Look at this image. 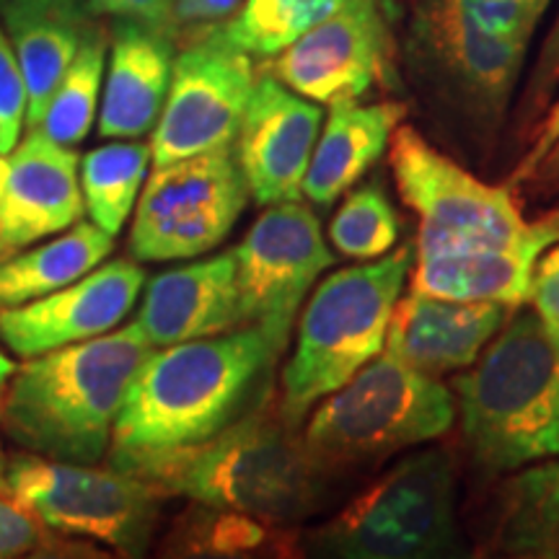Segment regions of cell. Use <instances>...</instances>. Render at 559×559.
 I'll use <instances>...</instances> for the list:
<instances>
[{
    "label": "cell",
    "mask_w": 559,
    "mask_h": 559,
    "mask_svg": "<svg viewBox=\"0 0 559 559\" xmlns=\"http://www.w3.org/2000/svg\"><path fill=\"white\" fill-rule=\"evenodd\" d=\"M275 358L257 326L153 349L111 430V466L148 479L207 443L243 415Z\"/></svg>",
    "instance_id": "1"
},
{
    "label": "cell",
    "mask_w": 559,
    "mask_h": 559,
    "mask_svg": "<svg viewBox=\"0 0 559 559\" xmlns=\"http://www.w3.org/2000/svg\"><path fill=\"white\" fill-rule=\"evenodd\" d=\"M153 345L132 324L21 362L0 400V428L21 451L99 464Z\"/></svg>",
    "instance_id": "2"
},
{
    "label": "cell",
    "mask_w": 559,
    "mask_h": 559,
    "mask_svg": "<svg viewBox=\"0 0 559 559\" xmlns=\"http://www.w3.org/2000/svg\"><path fill=\"white\" fill-rule=\"evenodd\" d=\"M492 340L453 381L474 459L513 472L559 456V349L534 311L515 313Z\"/></svg>",
    "instance_id": "3"
},
{
    "label": "cell",
    "mask_w": 559,
    "mask_h": 559,
    "mask_svg": "<svg viewBox=\"0 0 559 559\" xmlns=\"http://www.w3.org/2000/svg\"><path fill=\"white\" fill-rule=\"evenodd\" d=\"M409 270L412 247L404 243L321 280L298 321L296 353L283 370V415L290 425L381 353Z\"/></svg>",
    "instance_id": "4"
},
{
    "label": "cell",
    "mask_w": 559,
    "mask_h": 559,
    "mask_svg": "<svg viewBox=\"0 0 559 559\" xmlns=\"http://www.w3.org/2000/svg\"><path fill=\"white\" fill-rule=\"evenodd\" d=\"M148 481L198 506L270 523L296 521L317 498V466L283 425L247 412L198 449L160 464Z\"/></svg>",
    "instance_id": "5"
},
{
    "label": "cell",
    "mask_w": 559,
    "mask_h": 559,
    "mask_svg": "<svg viewBox=\"0 0 559 559\" xmlns=\"http://www.w3.org/2000/svg\"><path fill=\"white\" fill-rule=\"evenodd\" d=\"M453 417V396L438 376L383 353L326 394L306 428L304 449L317 469L373 464L445 436Z\"/></svg>",
    "instance_id": "6"
},
{
    "label": "cell",
    "mask_w": 559,
    "mask_h": 559,
    "mask_svg": "<svg viewBox=\"0 0 559 559\" xmlns=\"http://www.w3.org/2000/svg\"><path fill=\"white\" fill-rule=\"evenodd\" d=\"M389 160L404 205L419 218L417 254L559 239V210L528 223L510 187L487 185L461 169L412 124L394 130Z\"/></svg>",
    "instance_id": "7"
},
{
    "label": "cell",
    "mask_w": 559,
    "mask_h": 559,
    "mask_svg": "<svg viewBox=\"0 0 559 559\" xmlns=\"http://www.w3.org/2000/svg\"><path fill=\"white\" fill-rule=\"evenodd\" d=\"M5 498L55 534L140 557L158 523L164 489L135 474L21 451L5 459Z\"/></svg>",
    "instance_id": "8"
},
{
    "label": "cell",
    "mask_w": 559,
    "mask_h": 559,
    "mask_svg": "<svg viewBox=\"0 0 559 559\" xmlns=\"http://www.w3.org/2000/svg\"><path fill=\"white\" fill-rule=\"evenodd\" d=\"M456 487L443 453L425 451L360 492L319 534V549L349 559H425L456 551Z\"/></svg>",
    "instance_id": "9"
},
{
    "label": "cell",
    "mask_w": 559,
    "mask_h": 559,
    "mask_svg": "<svg viewBox=\"0 0 559 559\" xmlns=\"http://www.w3.org/2000/svg\"><path fill=\"white\" fill-rule=\"evenodd\" d=\"M249 198L234 145L156 166L135 202L132 260L171 262L207 254L230 234Z\"/></svg>",
    "instance_id": "10"
},
{
    "label": "cell",
    "mask_w": 559,
    "mask_h": 559,
    "mask_svg": "<svg viewBox=\"0 0 559 559\" xmlns=\"http://www.w3.org/2000/svg\"><path fill=\"white\" fill-rule=\"evenodd\" d=\"M526 52L528 41L489 32L456 0H417L409 26L412 68L472 120H500Z\"/></svg>",
    "instance_id": "11"
},
{
    "label": "cell",
    "mask_w": 559,
    "mask_h": 559,
    "mask_svg": "<svg viewBox=\"0 0 559 559\" xmlns=\"http://www.w3.org/2000/svg\"><path fill=\"white\" fill-rule=\"evenodd\" d=\"M257 73L251 55L205 29L174 58L169 94L151 130L153 166L234 145Z\"/></svg>",
    "instance_id": "12"
},
{
    "label": "cell",
    "mask_w": 559,
    "mask_h": 559,
    "mask_svg": "<svg viewBox=\"0 0 559 559\" xmlns=\"http://www.w3.org/2000/svg\"><path fill=\"white\" fill-rule=\"evenodd\" d=\"M243 321L275 349L288 345L293 319L319 275L334 264L321 223L300 200L267 205L234 249Z\"/></svg>",
    "instance_id": "13"
},
{
    "label": "cell",
    "mask_w": 559,
    "mask_h": 559,
    "mask_svg": "<svg viewBox=\"0 0 559 559\" xmlns=\"http://www.w3.org/2000/svg\"><path fill=\"white\" fill-rule=\"evenodd\" d=\"M264 73L317 104L360 102L394 75L389 0H345L283 52Z\"/></svg>",
    "instance_id": "14"
},
{
    "label": "cell",
    "mask_w": 559,
    "mask_h": 559,
    "mask_svg": "<svg viewBox=\"0 0 559 559\" xmlns=\"http://www.w3.org/2000/svg\"><path fill=\"white\" fill-rule=\"evenodd\" d=\"M143 285L145 272L138 262H102L50 296L0 309V340L16 358L29 360L50 349L102 337L124 321Z\"/></svg>",
    "instance_id": "15"
},
{
    "label": "cell",
    "mask_w": 559,
    "mask_h": 559,
    "mask_svg": "<svg viewBox=\"0 0 559 559\" xmlns=\"http://www.w3.org/2000/svg\"><path fill=\"white\" fill-rule=\"evenodd\" d=\"M321 122L324 111L317 102L270 73L257 79L236 135V160L257 205L300 200Z\"/></svg>",
    "instance_id": "16"
},
{
    "label": "cell",
    "mask_w": 559,
    "mask_h": 559,
    "mask_svg": "<svg viewBox=\"0 0 559 559\" xmlns=\"http://www.w3.org/2000/svg\"><path fill=\"white\" fill-rule=\"evenodd\" d=\"M81 158L37 128L26 130L5 160L0 190V260L68 230L83 215Z\"/></svg>",
    "instance_id": "17"
},
{
    "label": "cell",
    "mask_w": 559,
    "mask_h": 559,
    "mask_svg": "<svg viewBox=\"0 0 559 559\" xmlns=\"http://www.w3.org/2000/svg\"><path fill=\"white\" fill-rule=\"evenodd\" d=\"M510 317L492 300H453L409 290L391 311L383 353L423 373L440 376L469 368Z\"/></svg>",
    "instance_id": "18"
},
{
    "label": "cell",
    "mask_w": 559,
    "mask_h": 559,
    "mask_svg": "<svg viewBox=\"0 0 559 559\" xmlns=\"http://www.w3.org/2000/svg\"><path fill=\"white\" fill-rule=\"evenodd\" d=\"M135 324L153 347L215 337L247 324L236 285L234 251L153 277Z\"/></svg>",
    "instance_id": "19"
},
{
    "label": "cell",
    "mask_w": 559,
    "mask_h": 559,
    "mask_svg": "<svg viewBox=\"0 0 559 559\" xmlns=\"http://www.w3.org/2000/svg\"><path fill=\"white\" fill-rule=\"evenodd\" d=\"M174 34L132 19L109 26V66L99 104V135L138 140L156 128L174 70Z\"/></svg>",
    "instance_id": "20"
},
{
    "label": "cell",
    "mask_w": 559,
    "mask_h": 559,
    "mask_svg": "<svg viewBox=\"0 0 559 559\" xmlns=\"http://www.w3.org/2000/svg\"><path fill=\"white\" fill-rule=\"evenodd\" d=\"M407 115L400 102H337L319 132L304 179V194L313 205L330 207L358 185L389 148V140Z\"/></svg>",
    "instance_id": "21"
},
{
    "label": "cell",
    "mask_w": 559,
    "mask_h": 559,
    "mask_svg": "<svg viewBox=\"0 0 559 559\" xmlns=\"http://www.w3.org/2000/svg\"><path fill=\"white\" fill-rule=\"evenodd\" d=\"M559 239H531L515 247L456 249L417 254L412 290L453 300H492L510 309L526 304L536 260Z\"/></svg>",
    "instance_id": "22"
},
{
    "label": "cell",
    "mask_w": 559,
    "mask_h": 559,
    "mask_svg": "<svg viewBox=\"0 0 559 559\" xmlns=\"http://www.w3.org/2000/svg\"><path fill=\"white\" fill-rule=\"evenodd\" d=\"M5 34L16 52L21 79L26 88V122L24 128H37L55 88L73 62L91 16L81 13H47L24 11L3 5Z\"/></svg>",
    "instance_id": "23"
},
{
    "label": "cell",
    "mask_w": 559,
    "mask_h": 559,
    "mask_svg": "<svg viewBox=\"0 0 559 559\" xmlns=\"http://www.w3.org/2000/svg\"><path fill=\"white\" fill-rule=\"evenodd\" d=\"M115 251V236L96 223L79 221L58 239L21 249L0 260V309L29 304L66 288L107 260Z\"/></svg>",
    "instance_id": "24"
},
{
    "label": "cell",
    "mask_w": 559,
    "mask_h": 559,
    "mask_svg": "<svg viewBox=\"0 0 559 559\" xmlns=\"http://www.w3.org/2000/svg\"><path fill=\"white\" fill-rule=\"evenodd\" d=\"M151 160V143L140 140H117L83 156L79 179L83 207L91 223L107 230L109 236H120L135 210Z\"/></svg>",
    "instance_id": "25"
},
{
    "label": "cell",
    "mask_w": 559,
    "mask_h": 559,
    "mask_svg": "<svg viewBox=\"0 0 559 559\" xmlns=\"http://www.w3.org/2000/svg\"><path fill=\"white\" fill-rule=\"evenodd\" d=\"M107 52L109 29L96 19H91L86 32H83L79 52H75L73 62L68 66L66 75H62L58 88H55L52 99L37 124V130L45 132L55 143L75 148L94 128L102 104Z\"/></svg>",
    "instance_id": "26"
},
{
    "label": "cell",
    "mask_w": 559,
    "mask_h": 559,
    "mask_svg": "<svg viewBox=\"0 0 559 559\" xmlns=\"http://www.w3.org/2000/svg\"><path fill=\"white\" fill-rule=\"evenodd\" d=\"M345 0H243L215 29L254 58H272L334 13Z\"/></svg>",
    "instance_id": "27"
},
{
    "label": "cell",
    "mask_w": 559,
    "mask_h": 559,
    "mask_svg": "<svg viewBox=\"0 0 559 559\" xmlns=\"http://www.w3.org/2000/svg\"><path fill=\"white\" fill-rule=\"evenodd\" d=\"M270 521L257 515L200 506L174 528L169 555L185 557H241L260 549H275L280 539Z\"/></svg>",
    "instance_id": "28"
},
{
    "label": "cell",
    "mask_w": 559,
    "mask_h": 559,
    "mask_svg": "<svg viewBox=\"0 0 559 559\" xmlns=\"http://www.w3.org/2000/svg\"><path fill=\"white\" fill-rule=\"evenodd\" d=\"M330 241L349 260H379L400 241V215L379 185H362L342 200L330 223Z\"/></svg>",
    "instance_id": "29"
},
{
    "label": "cell",
    "mask_w": 559,
    "mask_h": 559,
    "mask_svg": "<svg viewBox=\"0 0 559 559\" xmlns=\"http://www.w3.org/2000/svg\"><path fill=\"white\" fill-rule=\"evenodd\" d=\"M489 32L531 41L551 0H456Z\"/></svg>",
    "instance_id": "30"
},
{
    "label": "cell",
    "mask_w": 559,
    "mask_h": 559,
    "mask_svg": "<svg viewBox=\"0 0 559 559\" xmlns=\"http://www.w3.org/2000/svg\"><path fill=\"white\" fill-rule=\"evenodd\" d=\"M26 122V88L21 79L16 52H13L9 34L0 26V130L5 145L13 151Z\"/></svg>",
    "instance_id": "31"
},
{
    "label": "cell",
    "mask_w": 559,
    "mask_h": 559,
    "mask_svg": "<svg viewBox=\"0 0 559 559\" xmlns=\"http://www.w3.org/2000/svg\"><path fill=\"white\" fill-rule=\"evenodd\" d=\"M62 544L45 536V526L5 495H0V559L41 555V549H60Z\"/></svg>",
    "instance_id": "32"
},
{
    "label": "cell",
    "mask_w": 559,
    "mask_h": 559,
    "mask_svg": "<svg viewBox=\"0 0 559 559\" xmlns=\"http://www.w3.org/2000/svg\"><path fill=\"white\" fill-rule=\"evenodd\" d=\"M559 179V99L555 107L549 109L547 120L542 122L539 132H536L534 145H531L515 171L510 174L508 187L528 185V181H549Z\"/></svg>",
    "instance_id": "33"
},
{
    "label": "cell",
    "mask_w": 559,
    "mask_h": 559,
    "mask_svg": "<svg viewBox=\"0 0 559 559\" xmlns=\"http://www.w3.org/2000/svg\"><path fill=\"white\" fill-rule=\"evenodd\" d=\"M528 304L547 330L549 340L559 349V241L544 249L531 275Z\"/></svg>",
    "instance_id": "34"
},
{
    "label": "cell",
    "mask_w": 559,
    "mask_h": 559,
    "mask_svg": "<svg viewBox=\"0 0 559 559\" xmlns=\"http://www.w3.org/2000/svg\"><path fill=\"white\" fill-rule=\"evenodd\" d=\"M83 9L91 19H132L174 34L171 0H86Z\"/></svg>",
    "instance_id": "35"
},
{
    "label": "cell",
    "mask_w": 559,
    "mask_h": 559,
    "mask_svg": "<svg viewBox=\"0 0 559 559\" xmlns=\"http://www.w3.org/2000/svg\"><path fill=\"white\" fill-rule=\"evenodd\" d=\"M243 0H171L174 37L179 32H205L221 26L239 11Z\"/></svg>",
    "instance_id": "36"
},
{
    "label": "cell",
    "mask_w": 559,
    "mask_h": 559,
    "mask_svg": "<svg viewBox=\"0 0 559 559\" xmlns=\"http://www.w3.org/2000/svg\"><path fill=\"white\" fill-rule=\"evenodd\" d=\"M557 81H559V13L555 24H551L547 39H544L539 60H536L534 66V73H531L528 91H526L528 102L534 104V107H539V104H544V99H547L551 86H555Z\"/></svg>",
    "instance_id": "37"
},
{
    "label": "cell",
    "mask_w": 559,
    "mask_h": 559,
    "mask_svg": "<svg viewBox=\"0 0 559 559\" xmlns=\"http://www.w3.org/2000/svg\"><path fill=\"white\" fill-rule=\"evenodd\" d=\"M5 5L24 11H47V13H81L83 9L81 0H9Z\"/></svg>",
    "instance_id": "38"
},
{
    "label": "cell",
    "mask_w": 559,
    "mask_h": 559,
    "mask_svg": "<svg viewBox=\"0 0 559 559\" xmlns=\"http://www.w3.org/2000/svg\"><path fill=\"white\" fill-rule=\"evenodd\" d=\"M13 370H16V366H13V360L3 353V349H0V400H3V391H5V386H9Z\"/></svg>",
    "instance_id": "39"
},
{
    "label": "cell",
    "mask_w": 559,
    "mask_h": 559,
    "mask_svg": "<svg viewBox=\"0 0 559 559\" xmlns=\"http://www.w3.org/2000/svg\"><path fill=\"white\" fill-rule=\"evenodd\" d=\"M9 145H5V135L0 130V190H3V179H5V160H9Z\"/></svg>",
    "instance_id": "40"
},
{
    "label": "cell",
    "mask_w": 559,
    "mask_h": 559,
    "mask_svg": "<svg viewBox=\"0 0 559 559\" xmlns=\"http://www.w3.org/2000/svg\"><path fill=\"white\" fill-rule=\"evenodd\" d=\"M5 453H3V445H0V495H3V489H5Z\"/></svg>",
    "instance_id": "41"
},
{
    "label": "cell",
    "mask_w": 559,
    "mask_h": 559,
    "mask_svg": "<svg viewBox=\"0 0 559 559\" xmlns=\"http://www.w3.org/2000/svg\"><path fill=\"white\" fill-rule=\"evenodd\" d=\"M5 3H9V0H0V9H3V5H5Z\"/></svg>",
    "instance_id": "42"
}]
</instances>
